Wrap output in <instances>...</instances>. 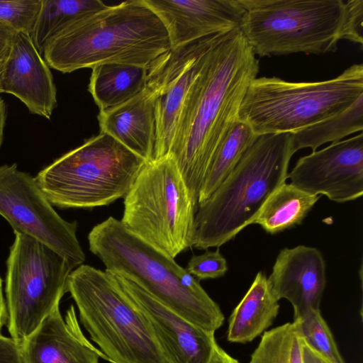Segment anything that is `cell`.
Returning <instances> with one entry per match:
<instances>
[{
  "label": "cell",
  "instance_id": "cell-1",
  "mask_svg": "<svg viewBox=\"0 0 363 363\" xmlns=\"http://www.w3.org/2000/svg\"><path fill=\"white\" fill-rule=\"evenodd\" d=\"M259 69V60L239 28L218 34L203 57L169 153L196 206L218 146L238 120L242 101Z\"/></svg>",
  "mask_w": 363,
  "mask_h": 363
},
{
  "label": "cell",
  "instance_id": "cell-2",
  "mask_svg": "<svg viewBox=\"0 0 363 363\" xmlns=\"http://www.w3.org/2000/svg\"><path fill=\"white\" fill-rule=\"evenodd\" d=\"M171 49L157 14L145 0H129L72 23L48 42L43 57L69 73L104 64L150 67Z\"/></svg>",
  "mask_w": 363,
  "mask_h": 363
},
{
  "label": "cell",
  "instance_id": "cell-3",
  "mask_svg": "<svg viewBox=\"0 0 363 363\" xmlns=\"http://www.w3.org/2000/svg\"><path fill=\"white\" fill-rule=\"evenodd\" d=\"M88 241L106 271L134 281L189 323L212 333L223 324L220 307L199 280L130 232L121 220L110 216L96 225Z\"/></svg>",
  "mask_w": 363,
  "mask_h": 363
},
{
  "label": "cell",
  "instance_id": "cell-4",
  "mask_svg": "<svg viewBox=\"0 0 363 363\" xmlns=\"http://www.w3.org/2000/svg\"><path fill=\"white\" fill-rule=\"evenodd\" d=\"M294 153L291 133L259 135L214 192L198 204L194 247H219L252 224L269 196L286 183Z\"/></svg>",
  "mask_w": 363,
  "mask_h": 363
},
{
  "label": "cell",
  "instance_id": "cell-5",
  "mask_svg": "<svg viewBox=\"0 0 363 363\" xmlns=\"http://www.w3.org/2000/svg\"><path fill=\"white\" fill-rule=\"evenodd\" d=\"M79 321L110 363H167L145 316L115 277L87 264L69 275Z\"/></svg>",
  "mask_w": 363,
  "mask_h": 363
},
{
  "label": "cell",
  "instance_id": "cell-6",
  "mask_svg": "<svg viewBox=\"0 0 363 363\" xmlns=\"http://www.w3.org/2000/svg\"><path fill=\"white\" fill-rule=\"evenodd\" d=\"M362 94V63L320 82L256 77L245 92L238 120L257 136L295 133L342 112Z\"/></svg>",
  "mask_w": 363,
  "mask_h": 363
},
{
  "label": "cell",
  "instance_id": "cell-7",
  "mask_svg": "<svg viewBox=\"0 0 363 363\" xmlns=\"http://www.w3.org/2000/svg\"><path fill=\"white\" fill-rule=\"evenodd\" d=\"M145 163L113 137L100 132L34 178L52 205L93 208L124 198Z\"/></svg>",
  "mask_w": 363,
  "mask_h": 363
},
{
  "label": "cell",
  "instance_id": "cell-8",
  "mask_svg": "<svg viewBox=\"0 0 363 363\" xmlns=\"http://www.w3.org/2000/svg\"><path fill=\"white\" fill-rule=\"evenodd\" d=\"M240 30L255 55L335 52L344 39L343 0H239Z\"/></svg>",
  "mask_w": 363,
  "mask_h": 363
},
{
  "label": "cell",
  "instance_id": "cell-9",
  "mask_svg": "<svg viewBox=\"0 0 363 363\" xmlns=\"http://www.w3.org/2000/svg\"><path fill=\"white\" fill-rule=\"evenodd\" d=\"M123 204V225L167 255L194 247L197 206L172 155L146 162Z\"/></svg>",
  "mask_w": 363,
  "mask_h": 363
},
{
  "label": "cell",
  "instance_id": "cell-10",
  "mask_svg": "<svg viewBox=\"0 0 363 363\" xmlns=\"http://www.w3.org/2000/svg\"><path fill=\"white\" fill-rule=\"evenodd\" d=\"M77 267L44 243L15 233L6 261L7 329L20 344L32 334L67 292Z\"/></svg>",
  "mask_w": 363,
  "mask_h": 363
},
{
  "label": "cell",
  "instance_id": "cell-11",
  "mask_svg": "<svg viewBox=\"0 0 363 363\" xmlns=\"http://www.w3.org/2000/svg\"><path fill=\"white\" fill-rule=\"evenodd\" d=\"M0 215L14 233L30 236L66 257L76 267L85 261L77 237V223L55 211L34 177L16 164L0 166Z\"/></svg>",
  "mask_w": 363,
  "mask_h": 363
},
{
  "label": "cell",
  "instance_id": "cell-12",
  "mask_svg": "<svg viewBox=\"0 0 363 363\" xmlns=\"http://www.w3.org/2000/svg\"><path fill=\"white\" fill-rule=\"evenodd\" d=\"M218 35L171 49L150 67L146 85L155 96L156 140L153 160L169 155L191 86L206 52Z\"/></svg>",
  "mask_w": 363,
  "mask_h": 363
},
{
  "label": "cell",
  "instance_id": "cell-13",
  "mask_svg": "<svg viewBox=\"0 0 363 363\" xmlns=\"http://www.w3.org/2000/svg\"><path fill=\"white\" fill-rule=\"evenodd\" d=\"M290 184L312 195L344 203L363 195V133L332 143L297 161Z\"/></svg>",
  "mask_w": 363,
  "mask_h": 363
},
{
  "label": "cell",
  "instance_id": "cell-14",
  "mask_svg": "<svg viewBox=\"0 0 363 363\" xmlns=\"http://www.w3.org/2000/svg\"><path fill=\"white\" fill-rule=\"evenodd\" d=\"M113 275L147 319L167 363L209 362L217 344L215 333L189 323L134 281Z\"/></svg>",
  "mask_w": 363,
  "mask_h": 363
},
{
  "label": "cell",
  "instance_id": "cell-15",
  "mask_svg": "<svg viewBox=\"0 0 363 363\" xmlns=\"http://www.w3.org/2000/svg\"><path fill=\"white\" fill-rule=\"evenodd\" d=\"M164 23L172 49L240 27L239 0H145Z\"/></svg>",
  "mask_w": 363,
  "mask_h": 363
},
{
  "label": "cell",
  "instance_id": "cell-16",
  "mask_svg": "<svg viewBox=\"0 0 363 363\" xmlns=\"http://www.w3.org/2000/svg\"><path fill=\"white\" fill-rule=\"evenodd\" d=\"M20 99L33 114L50 119L57 105V89L50 67L29 33L16 32L0 68V94Z\"/></svg>",
  "mask_w": 363,
  "mask_h": 363
},
{
  "label": "cell",
  "instance_id": "cell-17",
  "mask_svg": "<svg viewBox=\"0 0 363 363\" xmlns=\"http://www.w3.org/2000/svg\"><path fill=\"white\" fill-rule=\"evenodd\" d=\"M325 263L316 248L298 245L280 251L267 278L271 291L279 301L288 300L294 320L320 310L326 284Z\"/></svg>",
  "mask_w": 363,
  "mask_h": 363
},
{
  "label": "cell",
  "instance_id": "cell-18",
  "mask_svg": "<svg viewBox=\"0 0 363 363\" xmlns=\"http://www.w3.org/2000/svg\"><path fill=\"white\" fill-rule=\"evenodd\" d=\"M23 363H100L106 355L84 335L75 307L53 310L20 344Z\"/></svg>",
  "mask_w": 363,
  "mask_h": 363
},
{
  "label": "cell",
  "instance_id": "cell-19",
  "mask_svg": "<svg viewBox=\"0 0 363 363\" xmlns=\"http://www.w3.org/2000/svg\"><path fill=\"white\" fill-rule=\"evenodd\" d=\"M97 119L101 132L113 137L146 162L153 160L155 96L147 85L128 101L100 111Z\"/></svg>",
  "mask_w": 363,
  "mask_h": 363
},
{
  "label": "cell",
  "instance_id": "cell-20",
  "mask_svg": "<svg viewBox=\"0 0 363 363\" xmlns=\"http://www.w3.org/2000/svg\"><path fill=\"white\" fill-rule=\"evenodd\" d=\"M279 310V301L272 294L267 277L259 272L230 316L227 340L252 342L272 324Z\"/></svg>",
  "mask_w": 363,
  "mask_h": 363
},
{
  "label": "cell",
  "instance_id": "cell-21",
  "mask_svg": "<svg viewBox=\"0 0 363 363\" xmlns=\"http://www.w3.org/2000/svg\"><path fill=\"white\" fill-rule=\"evenodd\" d=\"M91 69L89 91L102 111L120 105L140 93L146 86L150 67L104 64Z\"/></svg>",
  "mask_w": 363,
  "mask_h": 363
},
{
  "label": "cell",
  "instance_id": "cell-22",
  "mask_svg": "<svg viewBox=\"0 0 363 363\" xmlns=\"http://www.w3.org/2000/svg\"><path fill=\"white\" fill-rule=\"evenodd\" d=\"M318 199L284 183L269 196L253 223L271 234L280 232L300 224Z\"/></svg>",
  "mask_w": 363,
  "mask_h": 363
},
{
  "label": "cell",
  "instance_id": "cell-23",
  "mask_svg": "<svg viewBox=\"0 0 363 363\" xmlns=\"http://www.w3.org/2000/svg\"><path fill=\"white\" fill-rule=\"evenodd\" d=\"M107 6L99 0H42L30 34L34 45L43 55L48 42L62 30Z\"/></svg>",
  "mask_w": 363,
  "mask_h": 363
},
{
  "label": "cell",
  "instance_id": "cell-24",
  "mask_svg": "<svg viewBox=\"0 0 363 363\" xmlns=\"http://www.w3.org/2000/svg\"><path fill=\"white\" fill-rule=\"evenodd\" d=\"M258 137L239 120L231 125L214 154L199 191L198 204L214 192Z\"/></svg>",
  "mask_w": 363,
  "mask_h": 363
},
{
  "label": "cell",
  "instance_id": "cell-25",
  "mask_svg": "<svg viewBox=\"0 0 363 363\" xmlns=\"http://www.w3.org/2000/svg\"><path fill=\"white\" fill-rule=\"evenodd\" d=\"M363 130V94L346 110L297 133H291L296 152L303 148L313 151L322 145L340 141L342 138Z\"/></svg>",
  "mask_w": 363,
  "mask_h": 363
},
{
  "label": "cell",
  "instance_id": "cell-26",
  "mask_svg": "<svg viewBox=\"0 0 363 363\" xmlns=\"http://www.w3.org/2000/svg\"><path fill=\"white\" fill-rule=\"evenodd\" d=\"M298 320L265 331L249 363H303Z\"/></svg>",
  "mask_w": 363,
  "mask_h": 363
},
{
  "label": "cell",
  "instance_id": "cell-27",
  "mask_svg": "<svg viewBox=\"0 0 363 363\" xmlns=\"http://www.w3.org/2000/svg\"><path fill=\"white\" fill-rule=\"evenodd\" d=\"M304 342L331 363H345L331 330L320 310L298 320Z\"/></svg>",
  "mask_w": 363,
  "mask_h": 363
},
{
  "label": "cell",
  "instance_id": "cell-28",
  "mask_svg": "<svg viewBox=\"0 0 363 363\" xmlns=\"http://www.w3.org/2000/svg\"><path fill=\"white\" fill-rule=\"evenodd\" d=\"M41 5L42 0H0V21L30 35Z\"/></svg>",
  "mask_w": 363,
  "mask_h": 363
},
{
  "label": "cell",
  "instance_id": "cell-29",
  "mask_svg": "<svg viewBox=\"0 0 363 363\" xmlns=\"http://www.w3.org/2000/svg\"><path fill=\"white\" fill-rule=\"evenodd\" d=\"M186 269L198 280L216 279L225 275L228 264L219 247H217L216 251H206L200 255H193Z\"/></svg>",
  "mask_w": 363,
  "mask_h": 363
},
{
  "label": "cell",
  "instance_id": "cell-30",
  "mask_svg": "<svg viewBox=\"0 0 363 363\" xmlns=\"http://www.w3.org/2000/svg\"><path fill=\"white\" fill-rule=\"evenodd\" d=\"M363 0L346 1V18L344 39L363 44Z\"/></svg>",
  "mask_w": 363,
  "mask_h": 363
},
{
  "label": "cell",
  "instance_id": "cell-31",
  "mask_svg": "<svg viewBox=\"0 0 363 363\" xmlns=\"http://www.w3.org/2000/svg\"><path fill=\"white\" fill-rule=\"evenodd\" d=\"M0 363H23L19 344L0 334Z\"/></svg>",
  "mask_w": 363,
  "mask_h": 363
},
{
  "label": "cell",
  "instance_id": "cell-32",
  "mask_svg": "<svg viewBox=\"0 0 363 363\" xmlns=\"http://www.w3.org/2000/svg\"><path fill=\"white\" fill-rule=\"evenodd\" d=\"M16 33L11 27L0 21V68L9 54Z\"/></svg>",
  "mask_w": 363,
  "mask_h": 363
},
{
  "label": "cell",
  "instance_id": "cell-33",
  "mask_svg": "<svg viewBox=\"0 0 363 363\" xmlns=\"http://www.w3.org/2000/svg\"><path fill=\"white\" fill-rule=\"evenodd\" d=\"M303 363H331L310 347L303 340L302 347Z\"/></svg>",
  "mask_w": 363,
  "mask_h": 363
},
{
  "label": "cell",
  "instance_id": "cell-34",
  "mask_svg": "<svg viewBox=\"0 0 363 363\" xmlns=\"http://www.w3.org/2000/svg\"><path fill=\"white\" fill-rule=\"evenodd\" d=\"M208 363H240L236 359L228 354L218 344L215 346Z\"/></svg>",
  "mask_w": 363,
  "mask_h": 363
},
{
  "label": "cell",
  "instance_id": "cell-35",
  "mask_svg": "<svg viewBox=\"0 0 363 363\" xmlns=\"http://www.w3.org/2000/svg\"><path fill=\"white\" fill-rule=\"evenodd\" d=\"M8 318L7 308L6 300L4 296L2 289V279L0 277V331L5 324H6Z\"/></svg>",
  "mask_w": 363,
  "mask_h": 363
},
{
  "label": "cell",
  "instance_id": "cell-36",
  "mask_svg": "<svg viewBox=\"0 0 363 363\" xmlns=\"http://www.w3.org/2000/svg\"><path fill=\"white\" fill-rule=\"evenodd\" d=\"M6 106L4 100L0 97V147L4 138V130L6 123Z\"/></svg>",
  "mask_w": 363,
  "mask_h": 363
}]
</instances>
